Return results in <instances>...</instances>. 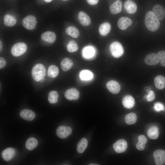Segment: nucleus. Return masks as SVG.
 Wrapping results in <instances>:
<instances>
[{
    "label": "nucleus",
    "mask_w": 165,
    "mask_h": 165,
    "mask_svg": "<svg viewBox=\"0 0 165 165\" xmlns=\"http://www.w3.org/2000/svg\"><path fill=\"white\" fill-rule=\"evenodd\" d=\"M145 23L147 28L152 31H157L160 25V20L153 11H148L146 14Z\"/></svg>",
    "instance_id": "1"
},
{
    "label": "nucleus",
    "mask_w": 165,
    "mask_h": 165,
    "mask_svg": "<svg viewBox=\"0 0 165 165\" xmlns=\"http://www.w3.org/2000/svg\"><path fill=\"white\" fill-rule=\"evenodd\" d=\"M46 74L45 68L42 64H35L32 69V76L34 80L37 82L40 81L44 78Z\"/></svg>",
    "instance_id": "2"
},
{
    "label": "nucleus",
    "mask_w": 165,
    "mask_h": 165,
    "mask_svg": "<svg viewBox=\"0 0 165 165\" xmlns=\"http://www.w3.org/2000/svg\"><path fill=\"white\" fill-rule=\"evenodd\" d=\"M27 46L24 42H18L13 46L11 52L12 55L15 57H18L24 54L26 51Z\"/></svg>",
    "instance_id": "3"
},
{
    "label": "nucleus",
    "mask_w": 165,
    "mask_h": 165,
    "mask_svg": "<svg viewBox=\"0 0 165 165\" xmlns=\"http://www.w3.org/2000/svg\"><path fill=\"white\" fill-rule=\"evenodd\" d=\"M110 50L112 55L115 58L121 57L124 53V49L122 45L119 42L112 43L110 46Z\"/></svg>",
    "instance_id": "4"
},
{
    "label": "nucleus",
    "mask_w": 165,
    "mask_h": 165,
    "mask_svg": "<svg viewBox=\"0 0 165 165\" xmlns=\"http://www.w3.org/2000/svg\"><path fill=\"white\" fill-rule=\"evenodd\" d=\"M153 156L156 165H163L165 164V151L158 149L153 152Z\"/></svg>",
    "instance_id": "5"
},
{
    "label": "nucleus",
    "mask_w": 165,
    "mask_h": 165,
    "mask_svg": "<svg viewBox=\"0 0 165 165\" xmlns=\"http://www.w3.org/2000/svg\"><path fill=\"white\" fill-rule=\"evenodd\" d=\"M37 23L36 18L34 16L29 15L23 20V25L26 29L32 30L34 28Z\"/></svg>",
    "instance_id": "6"
},
{
    "label": "nucleus",
    "mask_w": 165,
    "mask_h": 165,
    "mask_svg": "<svg viewBox=\"0 0 165 165\" xmlns=\"http://www.w3.org/2000/svg\"><path fill=\"white\" fill-rule=\"evenodd\" d=\"M72 132L71 128L68 126H61L57 129L56 134L58 137L61 138H64L69 136Z\"/></svg>",
    "instance_id": "7"
},
{
    "label": "nucleus",
    "mask_w": 165,
    "mask_h": 165,
    "mask_svg": "<svg viewBox=\"0 0 165 165\" xmlns=\"http://www.w3.org/2000/svg\"><path fill=\"white\" fill-rule=\"evenodd\" d=\"M127 142L123 139L118 140L113 145L114 150L118 153H121L125 152L127 148Z\"/></svg>",
    "instance_id": "8"
},
{
    "label": "nucleus",
    "mask_w": 165,
    "mask_h": 165,
    "mask_svg": "<svg viewBox=\"0 0 165 165\" xmlns=\"http://www.w3.org/2000/svg\"><path fill=\"white\" fill-rule=\"evenodd\" d=\"M106 87L111 93L115 94L119 93L121 88L119 83L113 80L109 81L107 83Z\"/></svg>",
    "instance_id": "9"
},
{
    "label": "nucleus",
    "mask_w": 165,
    "mask_h": 165,
    "mask_svg": "<svg viewBox=\"0 0 165 165\" xmlns=\"http://www.w3.org/2000/svg\"><path fill=\"white\" fill-rule=\"evenodd\" d=\"M152 11L159 20H163L165 17V9L162 6L157 4L153 7Z\"/></svg>",
    "instance_id": "10"
},
{
    "label": "nucleus",
    "mask_w": 165,
    "mask_h": 165,
    "mask_svg": "<svg viewBox=\"0 0 165 165\" xmlns=\"http://www.w3.org/2000/svg\"><path fill=\"white\" fill-rule=\"evenodd\" d=\"M145 63L149 65H155L160 62V60L158 57L157 54L150 53L147 55L145 58Z\"/></svg>",
    "instance_id": "11"
},
{
    "label": "nucleus",
    "mask_w": 165,
    "mask_h": 165,
    "mask_svg": "<svg viewBox=\"0 0 165 165\" xmlns=\"http://www.w3.org/2000/svg\"><path fill=\"white\" fill-rule=\"evenodd\" d=\"M64 96L69 100H76L79 97V91L76 89L71 88L66 91Z\"/></svg>",
    "instance_id": "12"
},
{
    "label": "nucleus",
    "mask_w": 165,
    "mask_h": 165,
    "mask_svg": "<svg viewBox=\"0 0 165 165\" xmlns=\"http://www.w3.org/2000/svg\"><path fill=\"white\" fill-rule=\"evenodd\" d=\"M131 19L127 17L123 16L119 18L118 22V26L122 30H125L132 24Z\"/></svg>",
    "instance_id": "13"
},
{
    "label": "nucleus",
    "mask_w": 165,
    "mask_h": 165,
    "mask_svg": "<svg viewBox=\"0 0 165 165\" xmlns=\"http://www.w3.org/2000/svg\"><path fill=\"white\" fill-rule=\"evenodd\" d=\"M15 149L12 148H8L2 152V158L6 161H9L14 157L16 154Z\"/></svg>",
    "instance_id": "14"
},
{
    "label": "nucleus",
    "mask_w": 165,
    "mask_h": 165,
    "mask_svg": "<svg viewBox=\"0 0 165 165\" xmlns=\"http://www.w3.org/2000/svg\"><path fill=\"white\" fill-rule=\"evenodd\" d=\"M41 38L45 42L52 43L55 41L56 35L54 32L48 31L43 33L41 35Z\"/></svg>",
    "instance_id": "15"
},
{
    "label": "nucleus",
    "mask_w": 165,
    "mask_h": 165,
    "mask_svg": "<svg viewBox=\"0 0 165 165\" xmlns=\"http://www.w3.org/2000/svg\"><path fill=\"white\" fill-rule=\"evenodd\" d=\"M122 103L125 108L128 109L131 108L134 105V99L130 95H126L123 98Z\"/></svg>",
    "instance_id": "16"
},
{
    "label": "nucleus",
    "mask_w": 165,
    "mask_h": 165,
    "mask_svg": "<svg viewBox=\"0 0 165 165\" xmlns=\"http://www.w3.org/2000/svg\"><path fill=\"white\" fill-rule=\"evenodd\" d=\"M124 7L126 11L129 13L133 14L137 10V6L132 0H127L124 4Z\"/></svg>",
    "instance_id": "17"
},
{
    "label": "nucleus",
    "mask_w": 165,
    "mask_h": 165,
    "mask_svg": "<svg viewBox=\"0 0 165 165\" xmlns=\"http://www.w3.org/2000/svg\"><path fill=\"white\" fill-rule=\"evenodd\" d=\"M78 18L80 23L83 26H88L91 23V21L90 17L84 12L80 11L79 13Z\"/></svg>",
    "instance_id": "18"
},
{
    "label": "nucleus",
    "mask_w": 165,
    "mask_h": 165,
    "mask_svg": "<svg viewBox=\"0 0 165 165\" xmlns=\"http://www.w3.org/2000/svg\"><path fill=\"white\" fill-rule=\"evenodd\" d=\"M20 115L22 119L28 121L32 120L35 117V113L32 111L28 109L22 110Z\"/></svg>",
    "instance_id": "19"
},
{
    "label": "nucleus",
    "mask_w": 165,
    "mask_h": 165,
    "mask_svg": "<svg viewBox=\"0 0 165 165\" xmlns=\"http://www.w3.org/2000/svg\"><path fill=\"white\" fill-rule=\"evenodd\" d=\"M122 7L121 1L120 0H117L111 5L110 7V12L113 14L119 13L121 11Z\"/></svg>",
    "instance_id": "20"
},
{
    "label": "nucleus",
    "mask_w": 165,
    "mask_h": 165,
    "mask_svg": "<svg viewBox=\"0 0 165 165\" xmlns=\"http://www.w3.org/2000/svg\"><path fill=\"white\" fill-rule=\"evenodd\" d=\"M4 24L6 26L12 27L14 26L16 22L15 17L10 14H6L3 18Z\"/></svg>",
    "instance_id": "21"
},
{
    "label": "nucleus",
    "mask_w": 165,
    "mask_h": 165,
    "mask_svg": "<svg viewBox=\"0 0 165 165\" xmlns=\"http://www.w3.org/2000/svg\"><path fill=\"white\" fill-rule=\"evenodd\" d=\"M154 83L156 88L162 90L165 87V78L161 75H158L154 79Z\"/></svg>",
    "instance_id": "22"
},
{
    "label": "nucleus",
    "mask_w": 165,
    "mask_h": 165,
    "mask_svg": "<svg viewBox=\"0 0 165 165\" xmlns=\"http://www.w3.org/2000/svg\"><path fill=\"white\" fill-rule=\"evenodd\" d=\"M111 29L110 24L108 22H105L100 25L99 28V31L101 35L105 36L109 33Z\"/></svg>",
    "instance_id": "23"
},
{
    "label": "nucleus",
    "mask_w": 165,
    "mask_h": 165,
    "mask_svg": "<svg viewBox=\"0 0 165 165\" xmlns=\"http://www.w3.org/2000/svg\"><path fill=\"white\" fill-rule=\"evenodd\" d=\"M72 61L68 58H64L61 62V66L62 70L66 72L70 70L73 66Z\"/></svg>",
    "instance_id": "24"
},
{
    "label": "nucleus",
    "mask_w": 165,
    "mask_h": 165,
    "mask_svg": "<svg viewBox=\"0 0 165 165\" xmlns=\"http://www.w3.org/2000/svg\"><path fill=\"white\" fill-rule=\"evenodd\" d=\"M147 135L151 139H156L159 136L158 127L156 126H153L150 127L148 130Z\"/></svg>",
    "instance_id": "25"
},
{
    "label": "nucleus",
    "mask_w": 165,
    "mask_h": 165,
    "mask_svg": "<svg viewBox=\"0 0 165 165\" xmlns=\"http://www.w3.org/2000/svg\"><path fill=\"white\" fill-rule=\"evenodd\" d=\"M88 145L87 139L83 138L81 139L78 143L77 146V150L80 153H83L86 149Z\"/></svg>",
    "instance_id": "26"
},
{
    "label": "nucleus",
    "mask_w": 165,
    "mask_h": 165,
    "mask_svg": "<svg viewBox=\"0 0 165 165\" xmlns=\"http://www.w3.org/2000/svg\"><path fill=\"white\" fill-rule=\"evenodd\" d=\"M38 145V141L35 138L31 137L27 141L25 146L27 149L31 150L34 149Z\"/></svg>",
    "instance_id": "27"
},
{
    "label": "nucleus",
    "mask_w": 165,
    "mask_h": 165,
    "mask_svg": "<svg viewBox=\"0 0 165 165\" xmlns=\"http://www.w3.org/2000/svg\"><path fill=\"white\" fill-rule=\"evenodd\" d=\"M94 48L91 46H88L85 47L82 51L83 57L86 58H90L93 57L95 54Z\"/></svg>",
    "instance_id": "28"
},
{
    "label": "nucleus",
    "mask_w": 165,
    "mask_h": 165,
    "mask_svg": "<svg viewBox=\"0 0 165 165\" xmlns=\"http://www.w3.org/2000/svg\"><path fill=\"white\" fill-rule=\"evenodd\" d=\"M66 33L73 38H78L79 35L78 29L75 27L73 26H70L66 29Z\"/></svg>",
    "instance_id": "29"
},
{
    "label": "nucleus",
    "mask_w": 165,
    "mask_h": 165,
    "mask_svg": "<svg viewBox=\"0 0 165 165\" xmlns=\"http://www.w3.org/2000/svg\"><path fill=\"white\" fill-rule=\"evenodd\" d=\"M137 120L136 114L134 112H131L127 114L125 117L126 123L128 125L134 124Z\"/></svg>",
    "instance_id": "30"
},
{
    "label": "nucleus",
    "mask_w": 165,
    "mask_h": 165,
    "mask_svg": "<svg viewBox=\"0 0 165 165\" xmlns=\"http://www.w3.org/2000/svg\"><path fill=\"white\" fill-rule=\"evenodd\" d=\"M80 79L84 81H88L92 79L93 74L90 71L87 70L81 71L79 73Z\"/></svg>",
    "instance_id": "31"
},
{
    "label": "nucleus",
    "mask_w": 165,
    "mask_h": 165,
    "mask_svg": "<svg viewBox=\"0 0 165 165\" xmlns=\"http://www.w3.org/2000/svg\"><path fill=\"white\" fill-rule=\"evenodd\" d=\"M59 72L58 67L55 65H50L48 70L47 74L49 76L52 78L56 77Z\"/></svg>",
    "instance_id": "32"
},
{
    "label": "nucleus",
    "mask_w": 165,
    "mask_h": 165,
    "mask_svg": "<svg viewBox=\"0 0 165 165\" xmlns=\"http://www.w3.org/2000/svg\"><path fill=\"white\" fill-rule=\"evenodd\" d=\"M58 97V94L57 91L55 90L51 91L48 94V101L51 104L56 103L57 101Z\"/></svg>",
    "instance_id": "33"
},
{
    "label": "nucleus",
    "mask_w": 165,
    "mask_h": 165,
    "mask_svg": "<svg viewBox=\"0 0 165 165\" xmlns=\"http://www.w3.org/2000/svg\"><path fill=\"white\" fill-rule=\"evenodd\" d=\"M78 46L75 42L73 40L70 41L67 46L68 51L70 53L76 51L78 50Z\"/></svg>",
    "instance_id": "34"
},
{
    "label": "nucleus",
    "mask_w": 165,
    "mask_h": 165,
    "mask_svg": "<svg viewBox=\"0 0 165 165\" xmlns=\"http://www.w3.org/2000/svg\"><path fill=\"white\" fill-rule=\"evenodd\" d=\"M157 55L160 60L161 65L163 67H165V51H160L158 53Z\"/></svg>",
    "instance_id": "35"
},
{
    "label": "nucleus",
    "mask_w": 165,
    "mask_h": 165,
    "mask_svg": "<svg viewBox=\"0 0 165 165\" xmlns=\"http://www.w3.org/2000/svg\"><path fill=\"white\" fill-rule=\"evenodd\" d=\"M153 107L154 110L157 112L161 111H164L165 110V108L163 105L159 102L156 103L154 105Z\"/></svg>",
    "instance_id": "36"
},
{
    "label": "nucleus",
    "mask_w": 165,
    "mask_h": 165,
    "mask_svg": "<svg viewBox=\"0 0 165 165\" xmlns=\"http://www.w3.org/2000/svg\"><path fill=\"white\" fill-rule=\"evenodd\" d=\"M145 98L148 101H151L155 98V95L154 92L152 90H150L148 92V94L145 96Z\"/></svg>",
    "instance_id": "37"
},
{
    "label": "nucleus",
    "mask_w": 165,
    "mask_h": 165,
    "mask_svg": "<svg viewBox=\"0 0 165 165\" xmlns=\"http://www.w3.org/2000/svg\"><path fill=\"white\" fill-rule=\"evenodd\" d=\"M145 144L140 141H138L136 144L137 148L139 150H143L145 147Z\"/></svg>",
    "instance_id": "38"
},
{
    "label": "nucleus",
    "mask_w": 165,
    "mask_h": 165,
    "mask_svg": "<svg viewBox=\"0 0 165 165\" xmlns=\"http://www.w3.org/2000/svg\"><path fill=\"white\" fill-rule=\"evenodd\" d=\"M139 141L142 142L146 144L147 141V139L146 137L143 135H141L138 137Z\"/></svg>",
    "instance_id": "39"
},
{
    "label": "nucleus",
    "mask_w": 165,
    "mask_h": 165,
    "mask_svg": "<svg viewBox=\"0 0 165 165\" xmlns=\"http://www.w3.org/2000/svg\"><path fill=\"white\" fill-rule=\"evenodd\" d=\"M6 61L5 59L2 57H0V68H4L6 65Z\"/></svg>",
    "instance_id": "40"
},
{
    "label": "nucleus",
    "mask_w": 165,
    "mask_h": 165,
    "mask_svg": "<svg viewBox=\"0 0 165 165\" xmlns=\"http://www.w3.org/2000/svg\"><path fill=\"white\" fill-rule=\"evenodd\" d=\"M88 3L91 5H94L97 4L99 0H87Z\"/></svg>",
    "instance_id": "41"
},
{
    "label": "nucleus",
    "mask_w": 165,
    "mask_h": 165,
    "mask_svg": "<svg viewBox=\"0 0 165 165\" xmlns=\"http://www.w3.org/2000/svg\"><path fill=\"white\" fill-rule=\"evenodd\" d=\"M2 44L1 40L0 41V51L1 52L2 50Z\"/></svg>",
    "instance_id": "42"
},
{
    "label": "nucleus",
    "mask_w": 165,
    "mask_h": 165,
    "mask_svg": "<svg viewBox=\"0 0 165 165\" xmlns=\"http://www.w3.org/2000/svg\"><path fill=\"white\" fill-rule=\"evenodd\" d=\"M45 2H51V1H52L53 0H44Z\"/></svg>",
    "instance_id": "43"
},
{
    "label": "nucleus",
    "mask_w": 165,
    "mask_h": 165,
    "mask_svg": "<svg viewBox=\"0 0 165 165\" xmlns=\"http://www.w3.org/2000/svg\"><path fill=\"white\" fill-rule=\"evenodd\" d=\"M90 165H98V164H93V163H91L90 164H89Z\"/></svg>",
    "instance_id": "44"
},
{
    "label": "nucleus",
    "mask_w": 165,
    "mask_h": 165,
    "mask_svg": "<svg viewBox=\"0 0 165 165\" xmlns=\"http://www.w3.org/2000/svg\"><path fill=\"white\" fill-rule=\"evenodd\" d=\"M62 0L64 1H66L68 0Z\"/></svg>",
    "instance_id": "45"
}]
</instances>
